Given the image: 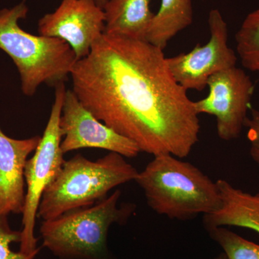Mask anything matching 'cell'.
I'll list each match as a JSON object with an SVG mask.
<instances>
[{"label": "cell", "instance_id": "20", "mask_svg": "<svg viewBox=\"0 0 259 259\" xmlns=\"http://www.w3.org/2000/svg\"><path fill=\"white\" fill-rule=\"evenodd\" d=\"M214 259H228V257H227L226 253L223 252V253H220L219 255H218Z\"/></svg>", "mask_w": 259, "mask_h": 259}, {"label": "cell", "instance_id": "17", "mask_svg": "<svg viewBox=\"0 0 259 259\" xmlns=\"http://www.w3.org/2000/svg\"><path fill=\"white\" fill-rule=\"evenodd\" d=\"M21 241V231L10 228L8 216L0 215V259H35L40 250L30 253L13 251L11 245Z\"/></svg>", "mask_w": 259, "mask_h": 259}, {"label": "cell", "instance_id": "10", "mask_svg": "<svg viewBox=\"0 0 259 259\" xmlns=\"http://www.w3.org/2000/svg\"><path fill=\"white\" fill-rule=\"evenodd\" d=\"M105 28V13L94 0H62L55 11L39 20L37 31L67 42L79 61L89 55Z\"/></svg>", "mask_w": 259, "mask_h": 259}, {"label": "cell", "instance_id": "5", "mask_svg": "<svg viewBox=\"0 0 259 259\" xmlns=\"http://www.w3.org/2000/svg\"><path fill=\"white\" fill-rule=\"evenodd\" d=\"M120 197L121 191L116 190L93 205L42 221V245L61 259H112L109 230L115 223L125 224L136 208L133 203L119 204Z\"/></svg>", "mask_w": 259, "mask_h": 259}, {"label": "cell", "instance_id": "18", "mask_svg": "<svg viewBox=\"0 0 259 259\" xmlns=\"http://www.w3.org/2000/svg\"><path fill=\"white\" fill-rule=\"evenodd\" d=\"M250 111V116L245 120V127L248 129L247 137L250 144V156L259 167V111L252 107Z\"/></svg>", "mask_w": 259, "mask_h": 259}, {"label": "cell", "instance_id": "9", "mask_svg": "<svg viewBox=\"0 0 259 259\" xmlns=\"http://www.w3.org/2000/svg\"><path fill=\"white\" fill-rule=\"evenodd\" d=\"M60 127L64 137L61 148L64 154L85 148L107 150L129 158L141 153L134 142L116 133L87 110L72 90L65 93Z\"/></svg>", "mask_w": 259, "mask_h": 259}, {"label": "cell", "instance_id": "2", "mask_svg": "<svg viewBox=\"0 0 259 259\" xmlns=\"http://www.w3.org/2000/svg\"><path fill=\"white\" fill-rule=\"evenodd\" d=\"M170 154L154 156L135 182L150 208L171 220L187 221L221 205L216 182L190 162Z\"/></svg>", "mask_w": 259, "mask_h": 259}, {"label": "cell", "instance_id": "4", "mask_svg": "<svg viewBox=\"0 0 259 259\" xmlns=\"http://www.w3.org/2000/svg\"><path fill=\"white\" fill-rule=\"evenodd\" d=\"M139 173L119 153L110 152L96 161L76 155L65 161L59 175L46 189L37 218L49 221L93 205L106 198L115 187L136 180Z\"/></svg>", "mask_w": 259, "mask_h": 259}, {"label": "cell", "instance_id": "16", "mask_svg": "<svg viewBox=\"0 0 259 259\" xmlns=\"http://www.w3.org/2000/svg\"><path fill=\"white\" fill-rule=\"evenodd\" d=\"M224 250L228 259H259V245L227 229L216 227L207 231Z\"/></svg>", "mask_w": 259, "mask_h": 259}, {"label": "cell", "instance_id": "15", "mask_svg": "<svg viewBox=\"0 0 259 259\" xmlns=\"http://www.w3.org/2000/svg\"><path fill=\"white\" fill-rule=\"evenodd\" d=\"M237 54L245 69L259 74V8L247 15L236 34Z\"/></svg>", "mask_w": 259, "mask_h": 259}, {"label": "cell", "instance_id": "3", "mask_svg": "<svg viewBox=\"0 0 259 259\" xmlns=\"http://www.w3.org/2000/svg\"><path fill=\"white\" fill-rule=\"evenodd\" d=\"M28 13L25 2L0 10V49L16 66L24 95L32 97L42 83L55 88L65 83L77 59L64 40L32 35L20 28L19 21Z\"/></svg>", "mask_w": 259, "mask_h": 259}, {"label": "cell", "instance_id": "12", "mask_svg": "<svg viewBox=\"0 0 259 259\" xmlns=\"http://www.w3.org/2000/svg\"><path fill=\"white\" fill-rule=\"evenodd\" d=\"M216 184L221 205L217 210L204 214L202 225L206 231L216 227L235 226L259 233V192L248 193L221 179Z\"/></svg>", "mask_w": 259, "mask_h": 259}, {"label": "cell", "instance_id": "14", "mask_svg": "<svg viewBox=\"0 0 259 259\" xmlns=\"http://www.w3.org/2000/svg\"><path fill=\"white\" fill-rule=\"evenodd\" d=\"M193 21L192 0H161L154 14L146 40L163 50L179 32Z\"/></svg>", "mask_w": 259, "mask_h": 259}, {"label": "cell", "instance_id": "1", "mask_svg": "<svg viewBox=\"0 0 259 259\" xmlns=\"http://www.w3.org/2000/svg\"><path fill=\"white\" fill-rule=\"evenodd\" d=\"M163 50L146 40L104 33L70 76L99 120L153 156L187 157L199 141V115L171 74Z\"/></svg>", "mask_w": 259, "mask_h": 259}, {"label": "cell", "instance_id": "6", "mask_svg": "<svg viewBox=\"0 0 259 259\" xmlns=\"http://www.w3.org/2000/svg\"><path fill=\"white\" fill-rule=\"evenodd\" d=\"M66 87L64 82L55 88V99L51 107L50 117L34 155L27 161L25 177L27 190L23 214V228L20 250L30 253L40 250L37 248L35 236V221L39 204L46 189L55 180L65 161L61 144L63 135L60 117L64 103Z\"/></svg>", "mask_w": 259, "mask_h": 259}, {"label": "cell", "instance_id": "11", "mask_svg": "<svg viewBox=\"0 0 259 259\" xmlns=\"http://www.w3.org/2000/svg\"><path fill=\"white\" fill-rule=\"evenodd\" d=\"M40 138L12 139L0 127V215L23 213L26 192L25 165Z\"/></svg>", "mask_w": 259, "mask_h": 259}, {"label": "cell", "instance_id": "19", "mask_svg": "<svg viewBox=\"0 0 259 259\" xmlns=\"http://www.w3.org/2000/svg\"><path fill=\"white\" fill-rule=\"evenodd\" d=\"M94 1L96 3V4L98 5L100 8H101L102 9H103L104 7H105V5L107 4L108 0H94Z\"/></svg>", "mask_w": 259, "mask_h": 259}, {"label": "cell", "instance_id": "8", "mask_svg": "<svg viewBox=\"0 0 259 259\" xmlns=\"http://www.w3.org/2000/svg\"><path fill=\"white\" fill-rule=\"evenodd\" d=\"M208 24L210 38L205 45L197 44L187 54L166 57L171 74L187 91H202L212 75L236 66V53L228 47V25L219 10H210Z\"/></svg>", "mask_w": 259, "mask_h": 259}, {"label": "cell", "instance_id": "13", "mask_svg": "<svg viewBox=\"0 0 259 259\" xmlns=\"http://www.w3.org/2000/svg\"><path fill=\"white\" fill-rule=\"evenodd\" d=\"M151 0H108L104 7V33L146 40L154 14Z\"/></svg>", "mask_w": 259, "mask_h": 259}, {"label": "cell", "instance_id": "7", "mask_svg": "<svg viewBox=\"0 0 259 259\" xmlns=\"http://www.w3.org/2000/svg\"><path fill=\"white\" fill-rule=\"evenodd\" d=\"M207 86L205 98L194 102V110L199 114L216 117L217 134L223 141L238 139L248 118L254 84L244 70L237 66L212 75Z\"/></svg>", "mask_w": 259, "mask_h": 259}]
</instances>
